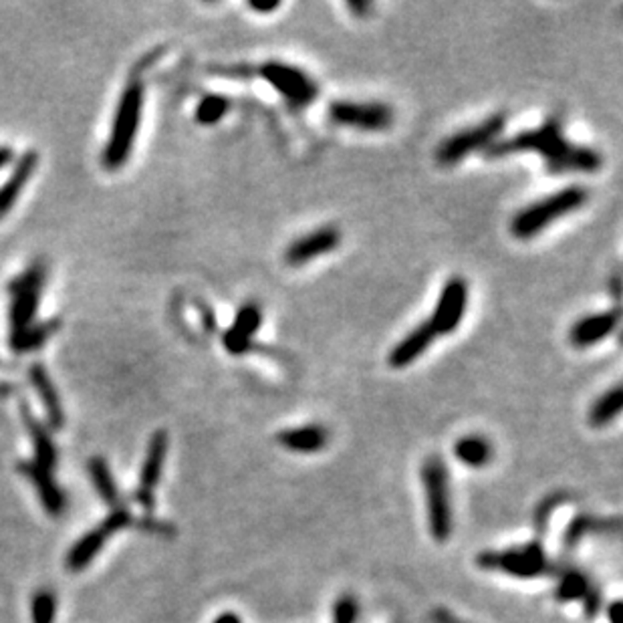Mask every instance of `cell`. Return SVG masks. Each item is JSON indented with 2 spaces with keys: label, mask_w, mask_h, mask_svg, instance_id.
<instances>
[{
  "label": "cell",
  "mask_w": 623,
  "mask_h": 623,
  "mask_svg": "<svg viewBox=\"0 0 623 623\" xmlns=\"http://www.w3.org/2000/svg\"><path fill=\"white\" fill-rule=\"evenodd\" d=\"M57 331V321H47V323H39V325H33L31 331H28L22 339L19 341V345L14 349L17 351H35L43 347L44 343H47L49 337Z\"/></svg>",
  "instance_id": "f546056e"
},
{
  "label": "cell",
  "mask_w": 623,
  "mask_h": 623,
  "mask_svg": "<svg viewBox=\"0 0 623 623\" xmlns=\"http://www.w3.org/2000/svg\"><path fill=\"white\" fill-rule=\"evenodd\" d=\"M621 523L618 516L602 519V516L593 515H577L575 519L567 524L565 535H563V547H565V551L569 553L587 535H618Z\"/></svg>",
  "instance_id": "d6986e66"
},
{
  "label": "cell",
  "mask_w": 623,
  "mask_h": 623,
  "mask_svg": "<svg viewBox=\"0 0 623 623\" xmlns=\"http://www.w3.org/2000/svg\"><path fill=\"white\" fill-rule=\"evenodd\" d=\"M230 101L224 95H206L196 108V122L202 125H214L228 114Z\"/></svg>",
  "instance_id": "83f0119b"
},
{
  "label": "cell",
  "mask_w": 623,
  "mask_h": 623,
  "mask_svg": "<svg viewBox=\"0 0 623 623\" xmlns=\"http://www.w3.org/2000/svg\"><path fill=\"white\" fill-rule=\"evenodd\" d=\"M476 565L484 571H500L519 579H535V577L553 573L555 563L545 553L543 540H531L527 545L513 547L507 551H484L476 557Z\"/></svg>",
  "instance_id": "5b68a950"
},
{
  "label": "cell",
  "mask_w": 623,
  "mask_h": 623,
  "mask_svg": "<svg viewBox=\"0 0 623 623\" xmlns=\"http://www.w3.org/2000/svg\"><path fill=\"white\" fill-rule=\"evenodd\" d=\"M587 198L589 192L581 186L563 188V190L551 194V196L519 210V212L515 214V219L510 220V232H513L516 238L529 240L537 236L539 232H543L555 220L577 212L581 206H585Z\"/></svg>",
  "instance_id": "7a4b0ae2"
},
{
  "label": "cell",
  "mask_w": 623,
  "mask_h": 623,
  "mask_svg": "<svg viewBox=\"0 0 623 623\" xmlns=\"http://www.w3.org/2000/svg\"><path fill=\"white\" fill-rule=\"evenodd\" d=\"M329 119L362 132H384L394 122V111L386 103L335 101L329 105Z\"/></svg>",
  "instance_id": "30bf717a"
},
{
  "label": "cell",
  "mask_w": 623,
  "mask_h": 623,
  "mask_svg": "<svg viewBox=\"0 0 623 623\" xmlns=\"http://www.w3.org/2000/svg\"><path fill=\"white\" fill-rule=\"evenodd\" d=\"M132 523V513L125 507H117L108 519H105L100 527L85 532L73 549L67 555V569L69 571H84V569L92 563L97 555L101 553L105 540H108L114 532L125 529Z\"/></svg>",
  "instance_id": "9c48e42d"
},
{
  "label": "cell",
  "mask_w": 623,
  "mask_h": 623,
  "mask_svg": "<svg viewBox=\"0 0 623 623\" xmlns=\"http://www.w3.org/2000/svg\"><path fill=\"white\" fill-rule=\"evenodd\" d=\"M12 149L11 148H0V170H3L4 166H9V164L12 162Z\"/></svg>",
  "instance_id": "836d02e7"
},
{
  "label": "cell",
  "mask_w": 623,
  "mask_h": 623,
  "mask_svg": "<svg viewBox=\"0 0 623 623\" xmlns=\"http://www.w3.org/2000/svg\"><path fill=\"white\" fill-rule=\"evenodd\" d=\"M537 152L545 157V166L551 174L565 172H595L602 168V156L595 149L571 144L563 135L561 116H553L535 130L521 132L513 138L494 141L484 149L486 157H505L510 154Z\"/></svg>",
  "instance_id": "6da1fadb"
},
{
  "label": "cell",
  "mask_w": 623,
  "mask_h": 623,
  "mask_svg": "<svg viewBox=\"0 0 623 623\" xmlns=\"http://www.w3.org/2000/svg\"><path fill=\"white\" fill-rule=\"evenodd\" d=\"M507 125V117L502 114H494L486 117L483 124L468 130L458 132L444 140L436 152V160L440 166H456L464 157L478 152V149L491 148L494 141H499V135Z\"/></svg>",
  "instance_id": "52a82bcc"
},
{
  "label": "cell",
  "mask_w": 623,
  "mask_h": 623,
  "mask_svg": "<svg viewBox=\"0 0 623 623\" xmlns=\"http://www.w3.org/2000/svg\"><path fill=\"white\" fill-rule=\"evenodd\" d=\"M57 613V599L51 591L41 589L35 593L33 603H31V615L33 623H52Z\"/></svg>",
  "instance_id": "f1b7e54d"
},
{
  "label": "cell",
  "mask_w": 623,
  "mask_h": 623,
  "mask_svg": "<svg viewBox=\"0 0 623 623\" xmlns=\"http://www.w3.org/2000/svg\"><path fill=\"white\" fill-rule=\"evenodd\" d=\"M397 623H402V621H397Z\"/></svg>",
  "instance_id": "74e56055"
},
{
  "label": "cell",
  "mask_w": 623,
  "mask_h": 623,
  "mask_svg": "<svg viewBox=\"0 0 623 623\" xmlns=\"http://www.w3.org/2000/svg\"><path fill=\"white\" fill-rule=\"evenodd\" d=\"M621 618V602H613L610 607V619L611 623H619Z\"/></svg>",
  "instance_id": "d590c367"
},
{
  "label": "cell",
  "mask_w": 623,
  "mask_h": 623,
  "mask_svg": "<svg viewBox=\"0 0 623 623\" xmlns=\"http://www.w3.org/2000/svg\"><path fill=\"white\" fill-rule=\"evenodd\" d=\"M166 452H168V434L164 430H157L152 434V440H149L148 444L144 467H141V475H140V484H138V491H135V502H138L141 508H146L148 513H152L156 507V489L162 478Z\"/></svg>",
  "instance_id": "7c38bea8"
},
{
  "label": "cell",
  "mask_w": 623,
  "mask_h": 623,
  "mask_svg": "<svg viewBox=\"0 0 623 623\" xmlns=\"http://www.w3.org/2000/svg\"><path fill=\"white\" fill-rule=\"evenodd\" d=\"M347 6L351 11H359V12H367L371 9V4L370 3H355V0H351V3H347Z\"/></svg>",
  "instance_id": "8d00e7d4"
},
{
  "label": "cell",
  "mask_w": 623,
  "mask_h": 623,
  "mask_svg": "<svg viewBox=\"0 0 623 623\" xmlns=\"http://www.w3.org/2000/svg\"><path fill=\"white\" fill-rule=\"evenodd\" d=\"M619 323V311L610 309L602 313H593L587 315L575 323L569 331V341H571L573 347H591V345H597L599 341H603L607 335H611L615 331Z\"/></svg>",
  "instance_id": "9a60e30c"
},
{
  "label": "cell",
  "mask_w": 623,
  "mask_h": 623,
  "mask_svg": "<svg viewBox=\"0 0 623 623\" xmlns=\"http://www.w3.org/2000/svg\"><path fill=\"white\" fill-rule=\"evenodd\" d=\"M454 456L462 464H467V467L483 468L484 464H489L491 458H492L491 442L483 436L460 438L454 444Z\"/></svg>",
  "instance_id": "d4e9b609"
},
{
  "label": "cell",
  "mask_w": 623,
  "mask_h": 623,
  "mask_svg": "<svg viewBox=\"0 0 623 623\" xmlns=\"http://www.w3.org/2000/svg\"><path fill=\"white\" fill-rule=\"evenodd\" d=\"M22 418H25V426L28 427V432H31L33 438V446L36 452V464H41V467L52 470L57 464V448L52 444V440L49 436L47 427H44L39 419H36L31 411L22 408Z\"/></svg>",
  "instance_id": "603a6c76"
},
{
  "label": "cell",
  "mask_w": 623,
  "mask_h": 623,
  "mask_svg": "<svg viewBox=\"0 0 623 623\" xmlns=\"http://www.w3.org/2000/svg\"><path fill=\"white\" fill-rule=\"evenodd\" d=\"M341 243V232L335 227H321L317 230L309 232L301 238H297L295 243L289 244L284 259L291 267H301L311 262L315 259L323 257V254L335 251Z\"/></svg>",
  "instance_id": "4fadbf2b"
},
{
  "label": "cell",
  "mask_w": 623,
  "mask_h": 623,
  "mask_svg": "<svg viewBox=\"0 0 623 623\" xmlns=\"http://www.w3.org/2000/svg\"><path fill=\"white\" fill-rule=\"evenodd\" d=\"M19 472L25 478H28L35 486L36 494H39L41 505L44 507L49 515L59 516L65 510V494L59 489V484L52 478L51 470L41 467L36 462H20Z\"/></svg>",
  "instance_id": "2e32d148"
},
{
  "label": "cell",
  "mask_w": 623,
  "mask_h": 623,
  "mask_svg": "<svg viewBox=\"0 0 623 623\" xmlns=\"http://www.w3.org/2000/svg\"><path fill=\"white\" fill-rule=\"evenodd\" d=\"M36 164H39V154L27 152L14 166L11 178L0 186V219H4L11 212L12 206L17 204L22 188L28 184V180L35 174Z\"/></svg>",
  "instance_id": "44dd1931"
},
{
  "label": "cell",
  "mask_w": 623,
  "mask_h": 623,
  "mask_svg": "<svg viewBox=\"0 0 623 623\" xmlns=\"http://www.w3.org/2000/svg\"><path fill=\"white\" fill-rule=\"evenodd\" d=\"M276 442H279L283 448L291 450V452L315 454V452H321V450L327 446L329 432L319 424L297 426L276 434Z\"/></svg>",
  "instance_id": "ffe728a7"
},
{
  "label": "cell",
  "mask_w": 623,
  "mask_h": 623,
  "mask_svg": "<svg viewBox=\"0 0 623 623\" xmlns=\"http://www.w3.org/2000/svg\"><path fill=\"white\" fill-rule=\"evenodd\" d=\"M359 613L357 599L354 595H343L333 607V623H355Z\"/></svg>",
  "instance_id": "4dcf8cb0"
},
{
  "label": "cell",
  "mask_w": 623,
  "mask_h": 623,
  "mask_svg": "<svg viewBox=\"0 0 623 623\" xmlns=\"http://www.w3.org/2000/svg\"><path fill=\"white\" fill-rule=\"evenodd\" d=\"M434 621L436 623H467V621H462L460 618H456L452 611H446V610L434 611Z\"/></svg>",
  "instance_id": "1f68e13d"
},
{
  "label": "cell",
  "mask_w": 623,
  "mask_h": 623,
  "mask_svg": "<svg viewBox=\"0 0 623 623\" xmlns=\"http://www.w3.org/2000/svg\"><path fill=\"white\" fill-rule=\"evenodd\" d=\"M467 305L468 284L462 276H452V279L442 287L436 309L432 313V319H427L436 335L454 333L456 329L460 327L464 315H467Z\"/></svg>",
  "instance_id": "8fae6325"
},
{
  "label": "cell",
  "mask_w": 623,
  "mask_h": 623,
  "mask_svg": "<svg viewBox=\"0 0 623 623\" xmlns=\"http://www.w3.org/2000/svg\"><path fill=\"white\" fill-rule=\"evenodd\" d=\"M434 339H436V331L432 329L430 321H422L389 351V365L395 367V370H402V367L414 363L430 347Z\"/></svg>",
  "instance_id": "ac0fdd59"
},
{
  "label": "cell",
  "mask_w": 623,
  "mask_h": 623,
  "mask_svg": "<svg viewBox=\"0 0 623 623\" xmlns=\"http://www.w3.org/2000/svg\"><path fill=\"white\" fill-rule=\"evenodd\" d=\"M422 484L426 494L427 524L438 543H446L452 535V499H450V476L440 456H427L422 464Z\"/></svg>",
  "instance_id": "277c9868"
},
{
  "label": "cell",
  "mask_w": 623,
  "mask_h": 623,
  "mask_svg": "<svg viewBox=\"0 0 623 623\" xmlns=\"http://www.w3.org/2000/svg\"><path fill=\"white\" fill-rule=\"evenodd\" d=\"M623 405V389L621 386H613L611 389H607L603 395H599L595 403L591 405L587 422L593 427H603L607 424H611L615 418L619 416Z\"/></svg>",
  "instance_id": "cb8c5ba5"
},
{
  "label": "cell",
  "mask_w": 623,
  "mask_h": 623,
  "mask_svg": "<svg viewBox=\"0 0 623 623\" xmlns=\"http://www.w3.org/2000/svg\"><path fill=\"white\" fill-rule=\"evenodd\" d=\"M212 623H243V619H240L236 613H230V611H228V613L219 615V618H216Z\"/></svg>",
  "instance_id": "e575fe53"
},
{
  "label": "cell",
  "mask_w": 623,
  "mask_h": 623,
  "mask_svg": "<svg viewBox=\"0 0 623 623\" xmlns=\"http://www.w3.org/2000/svg\"><path fill=\"white\" fill-rule=\"evenodd\" d=\"M47 281V268L43 262H35L11 283V345L17 347L19 341L31 331L35 325L36 309H39L41 292Z\"/></svg>",
  "instance_id": "8992f818"
},
{
  "label": "cell",
  "mask_w": 623,
  "mask_h": 623,
  "mask_svg": "<svg viewBox=\"0 0 623 623\" xmlns=\"http://www.w3.org/2000/svg\"><path fill=\"white\" fill-rule=\"evenodd\" d=\"M262 325V311L257 303H246L240 307L236 313L235 323L227 329V333L222 337L224 347L232 355H243L251 349L252 337L259 333Z\"/></svg>",
  "instance_id": "5bb4252c"
},
{
  "label": "cell",
  "mask_w": 623,
  "mask_h": 623,
  "mask_svg": "<svg viewBox=\"0 0 623 623\" xmlns=\"http://www.w3.org/2000/svg\"><path fill=\"white\" fill-rule=\"evenodd\" d=\"M141 109H144V87L140 81H132L119 97L109 141L103 152V166L108 170L122 168L130 157L135 133L141 124Z\"/></svg>",
  "instance_id": "3957f363"
},
{
  "label": "cell",
  "mask_w": 623,
  "mask_h": 623,
  "mask_svg": "<svg viewBox=\"0 0 623 623\" xmlns=\"http://www.w3.org/2000/svg\"><path fill=\"white\" fill-rule=\"evenodd\" d=\"M89 476H92L95 491L100 492V497L103 499L105 505L116 507L119 500V494H117L114 475H111L109 470V464L105 462L103 458H92V460H89Z\"/></svg>",
  "instance_id": "484cf974"
},
{
  "label": "cell",
  "mask_w": 623,
  "mask_h": 623,
  "mask_svg": "<svg viewBox=\"0 0 623 623\" xmlns=\"http://www.w3.org/2000/svg\"><path fill=\"white\" fill-rule=\"evenodd\" d=\"M31 381L36 395L41 397V402L44 405V411H47V419L51 427H55V430H61L65 426V411L61 405V397L57 394V387L52 384L51 375L47 373L43 365H33L31 367Z\"/></svg>",
  "instance_id": "7402d4cb"
},
{
  "label": "cell",
  "mask_w": 623,
  "mask_h": 623,
  "mask_svg": "<svg viewBox=\"0 0 623 623\" xmlns=\"http://www.w3.org/2000/svg\"><path fill=\"white\" fill-rule=\"evenodd\" d=\"M573 500V494L567 491H557L551 492L549 497H545L543 500L539 502L535 508V516H532V521H535V532H537V540L545 539V532L549 529V521L555 510H557L561 505H567V502Z\"/></svg>",
  "instance_id": "4316f807"
},
{
  "label": "cell",
  "mask_w": 623,
  "mask_h": 623,
  "mask_svg": "<svg viewBox=\"0 0 623 623\" xmlns=\"http://www.w3.org/2000/svg\"><path fill=\"white\" fill-rule=\"evenodd\" d=\"M553 573L557 575L555 597H557L559 602H575V599L585 602L591 593H595L599 589L587 573L573 565H569V563H555Z\"/></svg>",
  "instance_id": "e0dca14e"
},
{
  "label": "cell",
  "mask_w": 623,
  "mask_h": 623,
  "mask_svg": "<svg viewBox=\"0 0 623 623\" xmlns=\"http://www.w3.org/2000/svg\"><path fill=\"white\" fill-rule=\"evenodd\" d=\"M260 75L275 92H279L295 108H307L319 95V87L309 75L292 65L268 61L260 67Z\"/></svg>",
  "instance_id": "ba28073f"
},
{
  "label": "cell",
  "mask_w": 623,
  "mask_h": 623,
  "mask_svg": "<svg viewBox=\"0 0 623 623\" xmlns=\"http://www.w3.org/2000/svg\"><path fill=\"white\" fill-rule=\"evenodd\" d=\"M249 6L257 12H273L281 9V3H249Z\"/></svg>",
  "instance_id": "d6a6232c"
}]
</instances>
